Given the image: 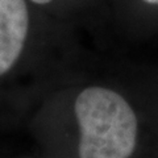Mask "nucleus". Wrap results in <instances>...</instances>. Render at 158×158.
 <instances>
[{"instance_id":"1","label":"nucleus","mask_w":158,"mask_h":158,"mask_svg":"<svg viewBox=\"0 0 158 158\" xmlns=\"http://www.w3.org/2000/svg\"><path fill=\"white\" fill-rule=\"evenodd\" d=\"M79 127V158H131L137 146L138 120L115 90L86 87L74 103Z\"/></svg>"},{"instance_id":"2","label":"nucleus","mask_w":158,"mask_h":158,"mask_svg":"<svg viewBox=\"0 0 158 158\" xmlns=\"http://www.w3.org/2000/svg\"><path fill=\"white\" fill-rule=\"evenodd\" d=\"M31 32V3L0 0V79L17 65Z\"/></svg>"},{"instance_id":"3","label":"nucleus","mask_w":158,"mask_h":158,"mask_svg":"<svg viewBox=\"0 0 158 158\" xmlns=\"http://www.w3.org/2000/svg\"><path fill=\"white\" fill-rule=\"evenodd\" d=\"M31 4L33 6H38V7H46V6H50L52 3H54L56 0H28Z\"/></svg>"},{"instance_id":"4","label":"nucleus","mask_w":158,"mask_h":158,"mask_svg":"<svg viewBox=\"0 0 158 158\" xmlns=\"http://www.w3.org/2000/svg\"><path fill=\"white\" fill-rule=\"evenodd\" d=\"M142 2L149 4V6H158V0H142Z\"/></svg>"}]
</instances>
